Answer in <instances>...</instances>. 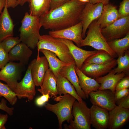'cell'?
<instances>
[{"label": "cell", "instance_id": "46", "mask_svg": "<svg viewBox=\"0 0 129 129\" xmlns=\"http://www.w3.org/2000/svg\"><path fill=\"white\" fill-rule=\"evenodd\" d=\"M80 1L84 3H87L89 2V0H79Z\"/></svg>", "mask_w": 129, "mask_h": 129}, {"label": "cell", "instance_id": "24", "mask_svg": "<svg viewBox=\"0 0 129 129\" xmlns=\"http://www.w3.org/2000/svg\"><path fill=\"white\" fill-rule=\"evenodd\" d=\"M56 80L53 72L49 69L45 74L41 88L38 90L42 95L49 94L53 98L57 96L58 94Z\"/></svg>", "mask_w": 129, "mask_h": 129}, {"label": "cell", "instance_id": "6", "mask_svg": "<svg viewBox=\"0 0 129 129\" xmlns=\"http://www.w3.org/2000/svg\"><path fill=\"white\" fill-rule=\"evenodd\" d=\"M72 114L73 119L70 124L64 125L66 129H91L90 108L83 100L81 102L75 100L73 105Z\"/></svg>", "mask_w": 129, "mask_h": 129}, {"label": "cell", "instance_id": "45", "mask_svg": "<svg viewBox=\"0 0 129 129\" xmlns=\"http://www.w3.org/2000/svg\"><path fill=\"white\" fill-rule=\"evenodd\" d=\"M29 0H17L16 3V6L20 5L21 6L23 5L26 3L29 2Z\"/></svg>", "mask_w": 129, "mask_h": 129}, {"label": "cell", "instance_id": "9", "mask_svg": "<svg viewBox=\"0 0 129 129\" xmlns=\"http://www.w3.org/2000/svg\"><path fill=\"white\" fill-rule=\"evenodd\" d=\"M31 62L24 77L20 82H18L13 91L19 99L27 98L29 100H32L36 95V86L31 73Z\"/></svg>", "mask_w": 129, "mask_h": 129}, {"label": "cell", "instance_id": "25", "mask_svg": "<svg viewBox=\"0 0 129 129\" xmlns=\"http://www.w3.org/2000/svg\"><path fill=\"white\" fill-rule=\"evenodd\" d=\"M56 81L58 95L69 94L78 102L82 101V99L79 96L74 86L66 78L59 74L56 78Z\"/></svg>", "mask_w": 129, "mask_h": 129}, {"label": "cell", "instance_id": "22", "mask_svg": "<svg viewBox=\"0 0 129 129\" xmlns=\"http://www.w3.org/2000/svg\"><path fill=\"white\" fill-rule=\"evenodd\" d=\"M127 75L124 72L114 74L111 71L105 76H101L95 79L100 85L98 90L108 89L114 93L115 87L118 83Z\"/></svg>", "mask_w": 129, "mask_h": 129}, {"label": "cell", "instance_id": "23", "mask_svg": "<svg viewBox=\"0 0 129 129\" xmlns=\"http://www.w3.org/2000/svg\"><path fill=\"white\" fill-rule=\"evenodd\" d=\"M75 68L80 87L85 93L86 98H88L90 92L98 90L100 85L95 79L85 75L76 65Z\"/></svg>", "mask_w": 129, "mask_h": 129}, {"label": "cell", "instance_id": "27", "mask_svg": "<svg viewBox=\"0 0 129 129\" xmlns=\"http://www.w3.org/2000/svg\"><path fill=\"white\" fill-rule=\"evenodd\" d=\"M39 52H42L46 58L48 63L49 69L53 72L56 78L62 69L69 64L62 61L58 58L55 54L51 51L41 49Z\"/></svg>", "mask_w": 129, "mask_h": 129}, {"label": "cell", "instance_id": "38", "mask_svg": "<svg viewBox=\"0 0 129 129\" xmlns=\"http://www.w3.org/2000/svg\"><path fill=\"white\" fill-rule=\"evenodd\" d=\"M116 105L122 108L129 109V95L115 102Z\"/></svg>", "mask_w": 129, "mask_h": 129}, {"label": "cell", "instance_id": "3", "mask_svg": "<svg viewBox=\"0 0 129 129\" xmlns=\"http://www.w3.org/2000/svg\"><path fill=\"white\" fill-rule=\"evenodd\" d=\"M53 98L55 101L58 102L53 104L47 103L44 105V107L46 109L56 115L58 121L59 129H62V124L64 121H66L69 123L73 119L72 110L74 103L76 99L69 94L59 95Z\"/></svg>", "mask_w": 129, "mask_h": 129}, {"label": "cell", "instance_id": "41", "mask_svg": "<svg viewBox=\"0 0 129 129\" xmlns=\"http://www.w3.org/2000/svg\"><path fill=\"white\" fill-rule=\"evenodd\" d=\"M8 116L7 114L0 113V129H5V125L7 121Z\"/></svg>", "mask_w": 129, "mask_h": 129}, {"label": "cell", "instance_id": "17", "mask_svg": "<svg viewBox=\"0 0 129 129\" xmlns=\"http://www.w3.org/2000/svg\"><path fill=\"white\" fill-rule=\"evenodd\" d=\"M68 47L75 61L76 65L80 69L85 60L96 53L97 50L89 51L84 50L75 45L73 42L69 40L59 38Z\"/></svg>", "mask_w": 129, "mask_h": 129}, {"label": "cell", "instance_id": "15", "mask_svg": "<svg viewBox=\"0 0 129 129\" xmlns=\"http://www.w3.org/2000/svg\"><path fill=\"white\" fill-rule=\"evenodd\" d=\"M31 73L35 86L42 85L45 74L49 69V64L45 56L37 57L31 62Z\"/></svg>", "mask_w": 129, "mask_h": 129}, {"label": "cell", "instance_id": "42", "mask_svg": "<svg viewBox=\"0 0 129 129\" xmlns=\"http://www.w3.org/2000/svg\"><path fill=\"white\" fill-rule=\"evenodd\" d=\"M111 0H89V2L93 4L101 3L105 5L109 3Z\"/></svg>", "mask_w": 129, "mask_h": 129}, {"label": "cell", "instance_id": "20", "mask_svg": "<svg viewBox=\"0 0 129 129\" xmlns=\"http://www.w3.org/2000/svg\"><path fill=\"white\" fill-rule=\"evenodd\" d=\"M118 19L116 7L108 3L104 5L101 15L96 21L101 29L112 24Z\"/></svg>", "mask_w": 129, "mask_h": 129}, {"label": "cell", "instance_id": "39", "mask_svg": "<svg viewBox=\"0 0 129 129\" xmlns=\"http://www.w3.org/2000/svg\"><path fill=\"white\" fill-rule=\"evenodd\" d=\"M50 96L48 94H43L41 96L38 98L36 100L35 103L38 106H41L48 101Z\"/></svg>", "mask_w": 129, "mask_h": 129}, {"label": "cell", "instance_id": "21", "mask_svg": "<svg viewBox=\"0 0 129 129\" xmlns=\"http://www.w3.org/2000/svg\"><path fill=\"white\" fill-rule=\"evenodd\" d=\"M75 61L63 67L59 74L66 78L75 87L79 96L82 99H86L85 95L79 85L78 78L76 73Z\"/></svg>", "mask_w": 129, "mask_h": 129}, {"label": "cell", "instance_id": "33", "mask_svg": "<svg viewBox=\"0 0 129 129\" xmlns=\"http://www.w3.org/2000/svg\"><path fill=\"white\" fill-rule=\"evenodd\" d=\"M118 19L129 16V0H123L118 11Z\"/></svg>", "mask_w": 129, "mask_h": 129}, {"label": "cell", "instance_id": "43", "mask_svg": "<svg viewBox=\"0 0 129 129\" xmlns=\"http://www.w3.org/2000/svg\"><path fill=\"white\" fill-rule=\"evenodd\" d=\"M17 0H7V8H15L16 6Z\"/></svg>", "mask_w": 129, "mask_h": 129}, {"label": "cell", "instance_id": "2", "mask_svg": "<svg viewBox=\"0 0 129 129\" xmlns=\"http://www.w3.org/2000/svg\"><path fill=\"white\" fill-rule=\"evenodd\" d=\"M21 22L19 30L20 39L21 42L34 49L37 47L41 35L40 30L42 26L39 17L32 16L27 12Z\"/></svg>", "mask_w": 129, "mask_h": 129}, {"label": "cell", "instance_id": "10", "mask_svg": "<svg viewBox=\"0 0 129 129\" xmlns=\"http://www.w3.org/2000/svg\"><path fill=\"white\" fill-rule=\"evenodd\" d=\"M103 5L101 3L95 4L86 3L80 17V21L83 25L82 36L83 38H85L86 31L90 24L101 16Z\"/></svg>", "mask_w": 129, "mask_h": 129}, {"label": "cell", "instance_id": "34", "mask_svg": "<svg viewBox=\"0 0 129 129\" xmlns=\"http://www.w3.org/2000/svg\"><path fill=\"white\" fill-rule=\"evenodd\" d=\"M9 62L8 53L4 50L0 43V69L4 67Z\"/></svg>", "mask_w": 129, "mask_h": 129}, {"label": "cell", "instance_id": "19", "mask_svg": "<svg viewBox=\"0 0 129 129\" xmlns=\"http://www.w3.org/2000/svg\"><path fill=\"white\" fill-rule=\"evenodd\" d=\"M7 5V3L0 15V43L6 38L14 36L15 25L8 12Z\"/></svg>", "mask_w": 129, "mask_h": 129}, {"label": "cell", "instance_id": "37", "mask_svg": "<svg viewBox=\"0 0 129 129\" xmlns=\"http://www.w3.org/2000/svg\"><path fill=\"white\" fill-rule=\"evenodd\" d=\"M0 104V109L6 113L10 116H12L14 113V108H13L8 107L6 105V100L3 98L1 101Z\"/></svg>", "mask_w": 129, "mask_h": 129}, {"label": "cell", "instance_id": "29", "mask_svg": "<svg viewBox=\"0 0 129 129\" xmlns=\"http://www.w3.org/2000/svg\"><path fill=\"white\" fill-rule=\"evenodd\" d=\"M114 59L106 51L99 50L96 53L87 58L83 63L103 64L109 62Z\"/></svg>", "mask_w": 129, "mask_h": 129}, {"label": "cell", "instance_id": "4", "mask_svg": "<svg viewBox=\"0 0 129 129\" xmlns=\"http://www.w3.org/2000/svg\"><path fill=\"white\" fill-rule=\"evenodd\" d=\"M37 47V57L39 56L40 50L44 49L53 52L61 60L68 64L75 62L68 47L59 38L53 37L49 35H40Z\"/></svg>", "mask_w": 129, "mask_h": 129}, {"label": "cell", "instance_id": "36", "mask_svg": "<svg viewBox=\"0 0 129 129\" xmlns=\"http://www.w3.org/2000/svg\"><path fill=\"white\" fill-rule=\"evenodd\" d=\"M129 95V88L124 89L115 91L114 93L115 102L124 97Z\"/></svg>", "mask_w": 129, "mask_h": 129}, {"label": "cell", "instance_id": "1", "mask_svg": "<svg viewBox=\"0 0 129 129\" xmlns=\"http://www.w3.org/2000/svg\"><path fill=\"white\" fill-rule=\"evenodd\" d=\"M86 3L79 0H71L40 17V22L44 28L51 30L73 26L80 22L81 14Z\"/></svg>", "mask_w": 129, "mask_h": 129}, {"label": "cell", "instance_id": "8", "mask_svg": "<svg viewBox=\"0 0 129 129\" xmlns=\"http://www.w3.org/2000/svg\"><path fill=\"white\" fill-rule=\"evenodd\" d=\"M101 31L107 42L124 37L129 33V16L118 19Z\"/></svg>", "mask_w": 129, "mask_h": 129}, {"label": "cell", "instance_id": "35", "mask_svg": "<svg viewBox=\"0 0 129 129\" xmlns=\"http://www.w3.org/2000/svg\"><path fill=\"white\" fill-rule=\"evenodd\" d=\"M129 88V75H127L121 79L117 84L115 91Z\"/></svg>", "mask_w": 129, "mask_h": 129}, {"label": "cell", "instance_id": "26", "mask_svg": "<svg viewBox=\"0 0 129 129\" xmlns=\"http://www.w3.org/2000/svg\"><path fill=\"white\" fill-rule=\"evenodd\" d=\"M51 0H29V14L40 17L50 10Z\"/></svg>", "mask_w": 129, "mask_h": 129}, {"label": "cell", "instance_id": "40", "mask_svg": "<svg viewBox=\"0 0 129 129\" xmlns=\"http://www.w3.org/2000/svg\"><path fill=\"white\" fill-rule=\"evenodd\" d=\"M71 0H51L50 10L54 9Z\"/></svg>", "mask_w": 129, "mask_h": 129}, {"label": "cell", "instance_id": "31", "mask_svg": "<svg viewBox=\"0 0 129 129\" xmlns=\"http://www.w3.org/2000/svg\"><path fill=\"white\" fill-rule=\"evenodd\" d=\"M3 97L12 106L17 102V97L7 84L0 81V97Z\"/></svg>", "mask_w": 129, "mask_h": 129}, {"label": "cell", "instance_id": "47", "mask_svg": "<svg viewBox=\"0 0 129 129\" xmlns=\"http://www.w3.org/2000/svg\"><path fill=\"white\" fill-rule=\"evenodd\" d=\"M1 102H0V104L1 103Z\"/></svg>", "mask_w": 129, "mask_h": 129}, {"label": "cell", "instance_id": "14", "mask_svg": "<svg viewBox=\"0 0 129 129\" xmlns=\"http://www.w3.org/2000/svg\"><path fill=\"white\" fill-rule=\"evenodd\" d=\"M91 125L96 129L108 128L109 123V111L97 106L92 105L90 108Z\"/></svg>", "mask_w": 129, "mask_h": 129}, {"label": "cell", "instance_id": "16", "mask_svg": "<svg viewBox=\"0 0 129 129\" xmlns=\"http://www.w3.org/2000/svg\"><path fill=\"white\" fill-rule=\"evenodd\" d=\"M109 129H118L122 127L129 118V109L116 105L109 111Z\"/></svg>", "mask_w": 129, "mask_h": 129}, {"label": "cell", "instance_id": "12", "mask_svg": "<svg viewBox=\"0 0 129 129\" xmlns=\"http://www.w3.org/2000/svg\"><path fill=\"white\" fill-rule=\"evenodd\" d=\"M89 96L92 105L97 106L108 111L116 106L114 93L109 90H98L92 91L89 93Z\"/></svg>", "mask_w": 129, "mask_h": 129}, {"label": "cell", "instance_id": "18", "mask_svg": "<svg viewBox=\"0 0 129 129\" xmlns=\"http://www.w3.org/2000/svg\"><path fill=\"white\" fill-rule=\"evenodd\" d=\"M30 49L26 44L21 42L9 52V61H19L25 65H27L32 54Z\"/></svg>", "mask_w": 129, "mask_h": 129}, {"label": "cell", "instance_id": "11", "mask_svg": "<svg viewBox=\"0 0 129 129\" xmlns=\"http://www.w3.org/2000/svg\"><path fill=\"white\" fill-rule=\"evenodd\" d=\"M82 31L83 25L80 21L74 26L64 29L51 30L49 32L48 34L54 38L71 40L80 48L81 43L83 39L82 36Z\"/></svg>", "mask_w": 129, "mask_h": 129}, {"label": "cell", "instance_id": "28", "mask_svg": "<svg viewBox=\"0 0 129 129\" xmlns=\"http://www.w3.org/2000/svg\"><path fill=\"white\" fill-rule=\"evenodd\" d=\"M111 49L118 57L123 55L129 48V33L121 38L107 42Z\"/></svg>", "mask_w": 129, "mask_h": 129}, {"label": "cell", "instance_id": "5", "mask_svg": "<svg viewBox=\"0 0 129 129\" xmlns=\"http://www.w3.org/2000/svg\"><path fill=\"white\" fill-rule=\"evenodd\" d=\"M86 33L87 36L82 40L80 47L85 46L91 47L97 50L105 51L114 58L118 57L117 55L110 48L107 41L102 34L101 29L97 24L96 20L90 24Z\"/></svg>", "mask_w": 129, "mask_h": 129}, {"label": "cell", "instance_id": "7", "mask_svg": "<svg viewBox=\"0 0 129 129\" xmlns=\"http://www.w3.org/2000/svg\"><path fill=\"white\" fill-rule=\"evenodd\" d=\"M25 66L20 63L10 61L0 70V80L6 82L13 91L18 81L21 78Z\"/></svg>", "mask_w": 129, "mask_h": 129}, {"label": "cell", "instance_id": "44", "mask_svg": "<svg viewBox=\"0 0 129 129\" xmlns=\"http://www.w3.org/2000/svg\"><path fill=\"white\" fill-rule=\"evenodd\" d=\"M7 0H0V15L5 7Z\"/></svg>", "mask_w": 129, "mask_h": 129}, {"label": "cell", "instance_id": "32", "mask_svg": "<svg viewBox=\"0 0 129 129\" xmlns=\"http://www.w3.org/2000/svg\"><path fill=\"white\" fill-rule=\"evenodd\" d=\"M21 42L19 37L10 36L4 39L1 44L4 50L8 53L12 48Z\"/></svg>", "mask_w": 129, "mask_h": 129}, {"label": "cell", "instance_id": "13", "mask_svg": "<svg viewBox=\"0 0 129 129\" xmlns=\"http://www.w3.org/2000/svg\"><path fill=\"white\" fill-rule=\"evenodd\" d=\"M117 64L115 59L103 64H83L80 70L87 76L96 79L110 72Z\"/></svg>", "mask_w": 129, "mask_h": 129}, {"label": "cell", "instance_id": "30", "mask_svg": "<svg viewBox=\"0 0 129 129\" xmlns=\"http://www.w3.org/2000/svg\"><path fill=\"white\" fill-rule=\"evenodd\" d=\"M116 60L117 68L111 70L114 74L120 73L122 72L125 73L127 75H129V51L127 50L123 56L118 57Z\"/></svg>", "mask_w": 129, "mask_h": 129}]
</instances>
